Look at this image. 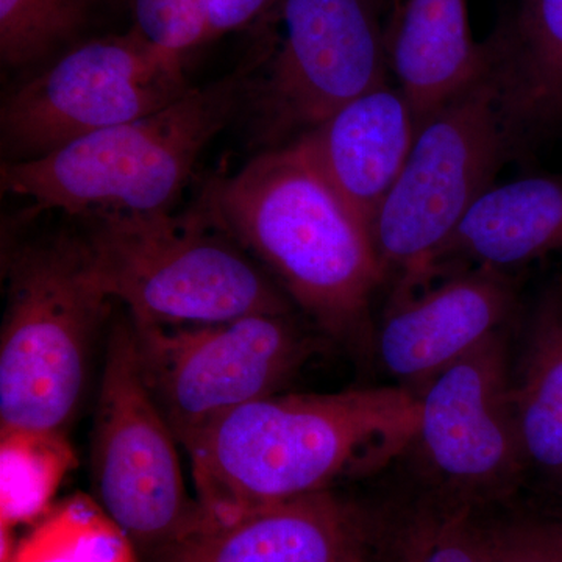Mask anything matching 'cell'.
<instances>
[{
  "label": "cell",
  "instance_id": "6da1fadb",
  "mask_svg": "<svg viewBox=\"0 0 562 562\" xmlns=\"http://www.w3.org/2000/svg\"><path fill=\"white\" fill-rule=\"evenodd\" d=\"M417 419V394L403 386L276 394L183 447L202 513L222 517L380 471L413 449Z\"/></svg>",
  "mask_w": 562,
  "mask_h": 562
},
{
  "label": "cell",
  "instance_id": "7a4b0ae2",
  "mask_svg": "<svg viewBox=\"0 0 562 562\" xmlns=\"http://www.w3.org/2000/svg\"><path fill=\"white\" fill-rule=\"evenodd\" d=\"M211 221L260 260L328 335L362 333L386 281L371 232L333 191L297 143L262 150L211 181Z\"/></svg>",
  "mask_w": 562,
  "mask_h": 562
},
{
  "label": "cell",
  "instance_id": "3957f363",
  "mask_svg": "<svg viewBox=\"0 0 562 562\" xmlns=\"http://www.w3.org/2000/svg\"><path fill=\"white\" fill-rule=\"evenodd\" d=\"M262 38L232 72L192 88L165 109L91 133L36 160L2 162L7 194L27 199L36 213L109 216L171 211L206 146L249 98L265 60Z\"/></svg>",
  "mask_w": 562,
  "mask_h": 562
},
{
  "label": "cell",
  "instance_id": "277c9868",
  "mask_svg": "<svg viewBox=\"0 0 562 562\" xmlns=\"http://www.w3.org/2000/svg\"><path fill=\"white\" fill-rule=\"evenodd\" d=\"M0 336V428L65 432L79 409L92 344L113 299L80 232L18 246L7 260Z\"/></svg>",
  "mask_w": 562,
  "mask_h": 562
},
{
  "label": "cell",
  "instance_id": "5b68a950",
  "mask_svg": "<svg viewBox=\"0 0 562 562\" xmlns=\"http://www.w3.org/2000/svg\"><path fill=\"white\" fill-rule=\"evenodd\" d=\"M80 221L95 276L132 321L202 325L291 313L255 258L201 205L183 216L161 211Z\"/></svg>",
  "mask_w": 562,
  "mask_h": 562
},
{
  "label": "cell",
  "instance_id": "8992f818",
  "mask_svg": "<svg viewBox=\"0 0 562 562\" xmlns=\"http://www.w3.org/2000/svg\"><path fill=\"white\" fill-rule=\"evenodd\" d=\"M516 154L491 68L428 114L371 238L395 295L416 291L462 217Z\"/></svg>",
  "mask_w": 562,
  "mask_h": 562
},
{
  "label": "cell",
  "instance_id": "52a82bcc",
  "mask_svg": "<svg viewBox=\"0 0 562 562\" xmlns=\"http://www.w3.org/2000/svg\"><path fill=\"white\" fill-rule=\"evenodd\" d=\"M128 321L140 375L181 446L235 409L279 394L314 351L290 314L202 325Z\"/></svg>",
  "mask_w": 562,
  "mask_h": 562
},
{
  "label": "cell",
  "instance_id": "ba28073f",
  "mask_svg": "<svg viewBox=\"0 0 562 562\" xmlns=\"http://www.w3.org/2000/svg\"><path fill=\"white\" fill-rule=\"evenodd\" d=\"M176 436L151 398L128 317L113 325L91 442L95 501L138 552L158 558L202 520L181 472Z\"/></svg>",
  "mask_w": 562,
  "mask_h": 562
},
{
  "label": "cell",
  "instance_id": "9c48e42d",
  "mask_svg": "<svg viewBox=\"0 0 562 562\" xmlns=\"http://www.w3.org/2000/svg\"><path fill=\"white\" fill-rule=\"evenodd\" d=\"M247 106L268 149L301 139L358 95L391 81L384 0H281ZM266 149V150H268Z\"/></svg>",
  "mask_w": 562,
  "mask_h": 562
},
{
  "label": "cell",
  "instance_id": "30bf717a",
  "mask_svg": "<svg viewBox=\"0 0 562 562\" xmlns=\"http://www.w3.org/2000/svg\"><path fill=\"white\" fill-rule=\"evenodd\" d=\"M191 90L181 58L135 29L87 41L22 85L0 111L9 162L36 160L91 133L165 109Z\"/></svg>",
  "mask_w": 562,
  "mask_h": 562
},
{
  "label": "cell",
  "instance_id": "8fae6325",
  "mask_svg": "<svg viewBox=\"0 0 562 562\" xmlns=\"http://www.w3.org/2000/svg\"><path fill=\"white\" fill-rule=\"evenodd\" d=\"M419 450L443 501L476 509L512 502L527 482L503 330L417 392Z\"/></svg>",
  "mask_w": 562,
  "mask_h": 562
},
{
  "label": "cell",
  "instance_id": "7c38bea8",
  "mask_svg": "<svg viewBox=\"0 0 562 562\" xmlns=\"http://www.w3.org/2000/svg\"><path fill=\"white\" fill-rule=\"evenodd\" d=\"M519 292L508 272L473 268L391 297L375 335L380 366L398 386L419 392L447 368L508 330Z\"/></svg>",
  "mask_w": 562,
  "mask_h": 562
},
{
  "label": "cell",
  "instance_id": "4fadbf2b",
  "mask_svg": "<svg viewBox=\"0 0 562 562\" xmlns=\"http://www.w3.org/2000/svg\"><path fill=\"white\" fill-rule=\"evenodd\" d=\"M360 513L330 490L202 520L155 562H368Z\"/></svg>",
  "mask_w": 562,
  "mask_h": 562
},
{
  "label": "cell",
  "instance_id": "5bb4252c",
  "mask_svg": "<svg viewBox=\"0 0 562 562\" xmlns=\"http://www.w3.org/2000/svg\"><path fill=\"white\" fill-rule=\"evenodd\" d=\"M419 131L392 81L358 95L294 140L347 209L369 228L401 176Z\"/></svg>",
  "mask_w": 562,
  "mask_h": 562
},
{
  "label": "cell",
  "instance_id": "9a60e30c",
  "mask_svg": "<svg viewBox=\"0 0 562 562\" xmlns=\"http://www.w3.org/2000/svg\"><path fill=\"white\" fill-rule=\"evenodd\" d=\"M383 40L391 81L419 124L491 68L490 43L473 40L468 0H384Z\"/></svg>",
  "mask_w": 562,
  "mask_h": 562
},
{
  "label": "cell",
  "instance_id": "2e32d148",
  "mask_svg": "<svg viewBox=\"0 0 562 562\" xmlns=\"http://www.w3.org/2000/svg\"><path fill=\"white\" fill-rule=\"evenodd\" d=\"M561 249L562 176L494 183L462 217L419 288L465 269L508 272Z\"/></svg>",
  "mask_w": 562,
  "mask_h": 562
},
{
  "label": "cell",
  "instance_id": "e0dca14e",
  "mask_svg": "<svg viewBox=\"0 0 562 562\" xmlns=\"http://www.w3.org/2000/svg\"><path fill=\"white\" fill-rule=\"evenodd\" d=\"M487 43L519 154L562 125V0H516Z\"/></svg>",
  "mask_w": 562,
  "mask_h": 562
},
{
  "label": "cell",
  "instance_id": "ac0fdd59",
  "mask_svg": "<svg viewBox=\"0 0 562 562\" xmlns=\"http://www.w3.org/2000/svg\"><path fill=\"white\" fill-rule=\"evenodd\" d=\"M513 403L527 480L562 505V283L536 303L519 360L513 364Z\"/></svg>",
  "mask_w": 562,
  "mask_h": 562
},
{
  "label": "cell",
  "instance_id": "d6986e66",
  "mask_svg": "<svg viewBox=\"0 0 562 562\" xmlns=\"http://www.w3.org/2000/svg\"><path fill=\"white\" fill-rule=\"evenodd\" d=\"M77 462L66 432L0 428V527L40 522Z\"/></svg>",
  "mask_w": 562,
  "mask_h": 562
},
{
  "label": "cell",
  "instance_id": "ffe728a7",
  "mask_svg": "<svg viewBox=\"0 0 562 562\" xmlns=\"http://www.w3.org/2000/svg\"><path fill=\"white\" fill-rule=\"evenodd\" d=\"M9 562H139L131 538L95 498L76 494L54 505L14 547Z\"/></svg>",
  "mask_w": 562,
  "mask_h": 562
},
{
  "label": "cell",
  "instance_id": "44dd1931",
  "mask_svg": "<svg viewBox=\"0 0 562 562\" xmlns=\"http://www.w3.org/2000/svg\"><path fill=\"white\" fill-rule=\"evenodd\" d=\"M406 525L401 562H501L482 509L428 494Z\"/></svg>",
  "mask_w": 562,
  "mask_h": 562
},
{
  "label": "cell",
  "instance_id": "7402d4cb",
  "mask_svg": "<svg viewBox=\"0 0 562 562\" xmlns=\"http://www.w3.org/2000/svg\"><path fill=\"white\" fill-rule=\"evenodd\" d=\"M95 0H0V58L9 68L46 60L87 24Z\"/></svg>",
  "mask_w": 562,
  "mask_h": 562
},
{
  "label": "cell",
  "instance_id": "603a6c76",
  "mask_svg": "<svg viewBox=\"0 0 562 562\" xmlns=\"http://www.w3.org/2000/svg\"><path fill=\"white\" fill-rule=\"evenodd\" d=\"M482 513L501 562H562V516L557 509L531 512L508 502Z\"/></svg>",
  "mask_w": 562,
  "mask_h": 562
},
{
  "label": "cell",
  "instance_id": "cb8c5ba5",
  "mask_svg": "<svg viewBox=\"0 0 562 562\" xmlns=\"http://www.w3.org/2000/svg\"><path fill=\"white\" fill-rule=\"evenodd\" d=\"M133 29L155 47L181 58L205 41L209 0H127Z\"/></svg>",
  "mask_w": 562,
  "mask_h": 562
},
{
  "label": "cell",
  "instance_id": "d4e9b609",
  "mask_svg": "<svg viewBox=\"0 0 562 562\" xmlns=\"http://www.w3.org/2000/svg\"><path fill=\"white\" fill-rule=\"evenodd\" d=\"M281 0H209L205 41L225 33L241 31L255 22L272 16Z\"/></svg>",
  "mask_w": 562,
  "mask_h": 562
},
{
  "label": "cell",
  "instance_id": "484cf974",
  "mask_svg": "<svg viewBox=\"0 0 562 562\" xmlns=\"http://www.w3.org/2000/svg\"><path fill=\"white\" fill-rule=\"evenodd\" d=\"M554 509H557V512L560 513L562 516V505H558V508H554Z\"/></svg>",
  "mask_w": 562,
  "mask_h": 562
}]
</instances>
